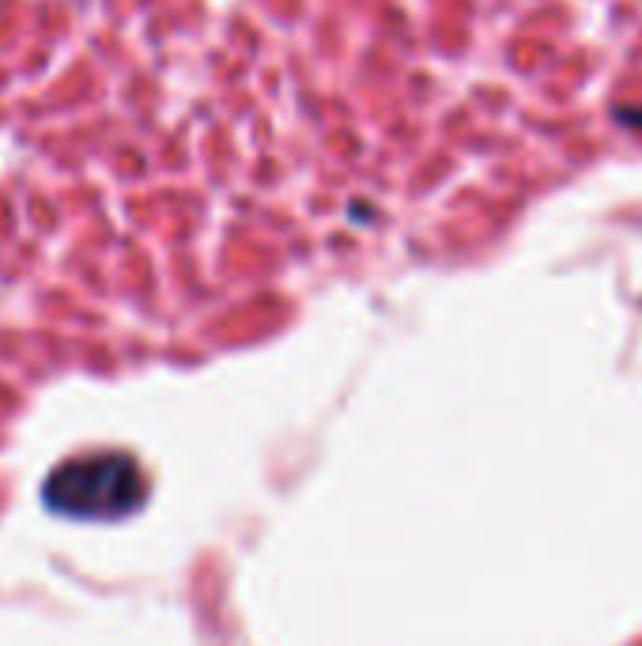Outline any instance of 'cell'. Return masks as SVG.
Wrapping results in <instances>:
<instances>
[{"mask_svg":"<svg viewBox=\"0 0 642 646\" xmlns=\"http://www.w3.org/2000/svg\"><path fill=\"white\" fill-rule=\"evenodd\" d=\"M144 499L148 476L140 461L121 450H99L61 461L42 484L46 510L72 522H118L144 507Z\"/></svg>","mask_w":642,"mask_h":646,"instance_id":"obj_1","label":"cell"}]
</instances>
